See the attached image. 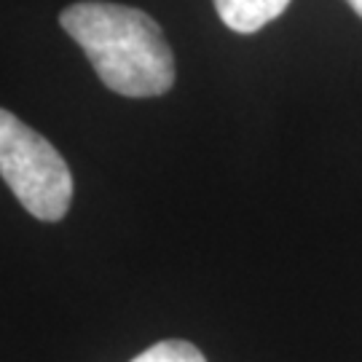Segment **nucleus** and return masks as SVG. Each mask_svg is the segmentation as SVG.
Returning <instances> with one entry per match:
<instances>
[{
  "instance_id": "obj_1",
  "label": "nucleus",
  "mask_w": 362,
  "mask_h": 362,
  "mask_svg": "<svg viewBox=\"0 0 362 362\" xmlns=\"http://www.w3.org/2000/svg\"><path fill=\"white\" fill-rule=\"evenodd\" d=\"M105 86L124 97H158L175 83V57L153 16L140 8L86 0L59 16Z\"/></svg>"
},
{
  "instance_id": "obj_2",
  "label": "nucleus",
  "mask_w": 362,
  "mask_h": 362,
  "mask_svg": "<svg viewBox=\"0 0 362 362\" xmlns=\"http://www.w3.org/2000/svg\"><path fill=\"white\" fill-rule=\"evenodd\" d=\"M0 177L38 220H62L73 202V175L43 134L0 107Z\"/></svg>"
},
{
  "instance_id": "obj_3",
  "label": "nucleus",
  "mask_w": 362,
  "mask_h": 362,
  "mask_svg": "<svg viewBox=\"0 0 362 362\" xmlns=\"http://www.w3.org/2000/svg\"><path fill=\"white\" fill-rule=\"evenodd\" d=\"M290 0H215L223 25L242 35L263 30L276 16H282Z\"/></svg>"
},
{
  "instance_id": "obj_4",
  "label": "nucleus",
  "mask_w": 362,
  "mask_h": 362,
  "mask_svg": "<svg viewBox=\"0 0 362 362\" xmlns=\"http://www.w3.org/2000/svg\"><path fill=\"white\" fill-rule=\"evenodd\" d=\"M129 362H207V360L188 341H158L151 349L140 351Z\"/></svg>"
},
{
  "instance_id": "obj_5",
  "label": "nucleus",
  "mask_w": 362,
  "mask_h": 362,
  "mask_svg": "<svg viewBox=\"0 0 362 362\" xmlns=\"http://www.w3.org/2000/svg\"><path fill=\"white\" fill-rule=\"evenodd\" d=\"M346 3L351 6V11H354L362 19V0H346Z\"/></svg>"
}]
</instances>
